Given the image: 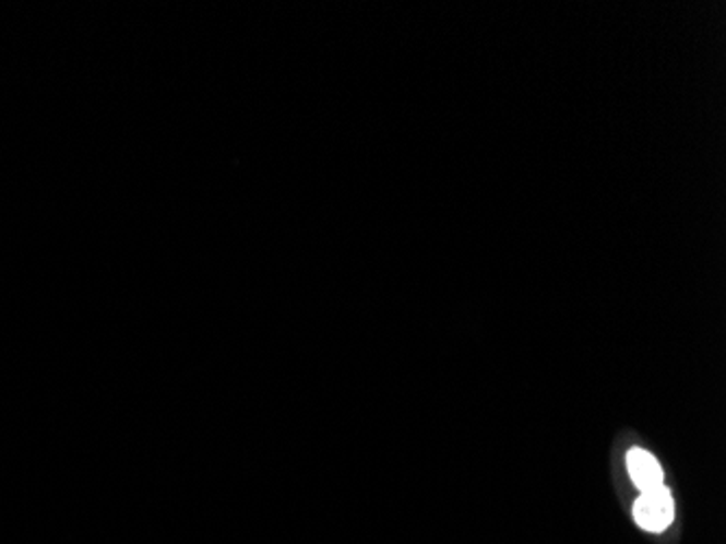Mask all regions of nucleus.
Listing matches in <instances>:
<instances>
[{
	"instance_id": "nucleus-2",
	"label": "nucleus",
	"mask_w": 726,
	"mask_h": 544,
	"mask_svg": "<svg viewBox=\"0 0 726 544\" xmlns=\"http://www.w3.org/2000/svg\"><path fill=\"white\" fill-rule=\"evenodd\" d=\"M627 469H629V475L633 480V484L642 490V493H648V490H655L659 486H664V471L659 466V462L655 460L653 453L635 447L627 453Z\"/></svg>"
},
{
	"instance_id": "nucleus-1",
	"label": "nucleus",
	"mask_w": 726,
	"mask_h": 544,
	"mask_svg": "<svg viewBox=\"0 0 726 544\" xmlns=\"http://www.w3.org/2000/svg\"><path fill=\"white\" fill-rule=\"evenodd\" d=\"M635 523L651 534H662L675 521V501L666 486L642 493L633 506Z\"/></svg>"
}]
</instances>
